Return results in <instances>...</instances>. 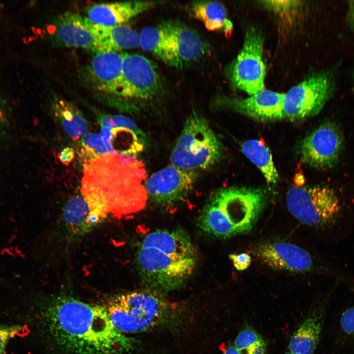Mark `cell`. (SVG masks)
Wrapping results in <instances>:
<instances>
[{
  "label": "cell",
  "instance_id": "cell-11",
  "mask_svg": "<svg viewBox=\"0 0 354 354\" xmlns=\"http://www.w3.org/2000/svg\"><path fill=\"white\" fill-rule=\"evenodd\" d=\"M263 54L262 35L252 28L246 32L241 52L228 69L232 85L250 95L264 89L266 67Z\"/></svg>",
  "mask_w": 354,
  "mask_h": 354
},
{
  "label": "cell",
  "instance_id": "cell-31",
  "mask_svg": "<svg viewBox=\"0 0 354 354\" xmlns=\"http://www.w3.org/2000/svg\"><path fill=\"white\" fill-rule=\"evenodd\" d=\"M75 157L74 149L70 147H67L61 150L58 154L59 161L64 165H68Z\"/></svg>",
  "mask_w": 354,
  "mask_h": 354
},
{
  "label": "cell",
  "instance_id": "cell-27",
  "mask_svg": "<svg viewBox=\"0 0 354 354\" xmlns=\"http://www.w3.org/2000/svg\"><path fill=\"white\" fill-rule=\"evenodd\" d=\"M27 326L22 324L0 325V354H6L9 341L17 337H23L28 333Z\"/></svg>",
  "mask_w": 354,
  "mask_h": 354
},
{
  "label": "cell",
  "instance_id": "cell-24",
  "mask_svg": "<svg viewBox=\"0 0 354 354\" xmlns=\"http://www.w3.org/2000/svg\"><path fill=\"white\" fill-rule=\"evenodd\" d=\"M191 10L194 16L210 31L224 29L230 21L226 18L224 6L218 1H195L192 4Z\"/></svg>",
  "mask_w": 354,
  "mask_h": 354
},
{
  "label": "cell",
  "instance_id": "cell-19",
  "mask_svg": "<svg viewBox=\"0 0 354 354\" xmlns=\"http://www.w3.org/2000/svg\"><path fill=\"white\" fill-rule=\"evenodd\" d=\"M328 297L309 311L293 333L288 345L289 351L299 354H313L321 337L323 320Z\"/></svg>",
  "mask_w": 354,
  "mask_h": 354
},
{
  "label": "cell",
  "instance_id": "cell-16",
  "mask_svg": "<svg viewBox=\"0 0 354 354\" xmlns=\"http://www.w3.org/2000/svg\"><path fill=\"white\" fill-rule=\"evenodd\" d=\"M122 52L95 53L85 70L86 78L98 91L120 98L123 88Z\"/></svg>",
  "mask_w": 354,
  "mask_h": 354
},
{
  "label": "cell",
  "instance_id": "cell-12",
  "mask_svg": "<svg viewBox=\"0 0 354 354\" xmlns=\"http://www.w3.org/2000/svg\"><path fill=\"white\" fill-rule=\"evenodd\" d=\"M198 173L181 169L171 164L162 168L146 180L148 200L162 208L175 206L192 192Z\"/></svg>",
  "mask_w": 354,
  "mask_h": 354
},
{
  "label": "cell",
  "instance_id": "cell-4",
  "mask_svg": "<svg viewBox=\"0 0 354 354\" xmlns=\"http://www.w3.org/2000/svg\"><path fill=\"white\" fill-rule=\"evenodd\" d=\"M289 210L298 221L326 234L338 242L354 230V209L327 185L292 187L286 196Z\"/></svg>",
  "mask_w": 354,
  "mask_h": 354
},
{
  "label": "cell",
  "instance_id": "cell-22",
  "mask_svg": "<svg viewBox=\"0 0 354 354\" xmlns=\"http://www.w3.org/2000/svg\"><path fill=\"white\" fill-rule=\"evenodd\" d=\"M63 222L67 236L73 238L94 227L88 206L82 195L75 196L67 202L63 209Z\"/></svg>",
  "mask_w": 354,
  "mask_h": 354
},
{
  "label": "cell",
  "instance_id": "cell-3",
  "mask_svg": "<svg viewBox=\"0 0 354 354\" xmlns=\"http://www.w3.org/2000/svg\"><path fill=\"white\" fill-rule=\"evenodd\" d=\"M266 201V194L261 189L221 188L205 206L199 217V227L208 235L221 238L247 233L255 225Z\"/></svg>",
  "mask_w": 354,
  "mask_h": 354
},
{
  "label": "cell",
  "instance_id": "cell-35",
  "mask_svg": "<svg viewBox=\"0 0 354 354\" xmlns=\"http://www.w3.org/2000/svg\"><path fill=\"white\" fill-rule=\"evenodd\" d=\"M4 118H4V111H3L2 107L1 106V104L0 102V129L3 126Z\"/></svg>",
  "mask_w": 354,
  "mask_h": 354
},
{
  "label": "cell",
  "instance_id": "cell-15",
  "mask_svg": "<svg viewBox=\"0 0 354 354\" xmlns=\"http://www.w3.org/2000/svg\"><path fill=\"white\" fill-rule=\"evenodd\" d=\"M96 26L88 18L66 12L54 19L47 27L51 41L62 47L82 48L96 53Z\"/></svg>",
  "mask_w": 354,
  "mask_h": 354
},
{
  "label": "cell",
  "instance_id": "cell-23",
  "mask_svg": "<svg viewBox=\"0 0 354 354\" xmlns=\"http://www.w3.org/2000/svg\"><path fill=\"white\" fill-rule=\"evenodd\" d=\"M242 153L260 170L268 184L277 183L279 175L268 148L260 140L251 139L241 145Z\"/></svg>",
  "mask_w": 354,
  "mask_h": 354
},
{
  "label": "cell",
  "instance_id": "cell-8",
  "mask_svg": "<svg viewBox=\"0 0 354 354\" xmlns=\"http://www.w3.org/2000/svg\"><path fill=\"white\" fill-rule=\"evenodd\" d=\"M136 261L146 284L169 292L180 287L192 274L196 257L165 248L139 246Z\"/></svg>",
  "mask_w": 354,
  "mask_h": 354
},
{
  "label": "cell",
  "instance_id": "cell-28",
  "mask_svg": "<svg viewBox=\"0 0 354 354\" xmlns=\"http://www.w3.org/2000/svg\"><path fill=\"white\" fill-rule=\"evenodd\" d=\"M263 2L270 9L282 15L294 11L299 5V1L296 0H266Z\"/></svg>",
  "mask_w": 354,
  "mask_h": 354
},
{
  "label": "cell",
  "instance_id": "cell-18",
  "mask_svg": "<svg viewBox=\"0 0 354 354\" xmlns=\"http://www.w3.org/2000/svg\"><path fill=\"white\" fill-rule=\"evenodd\" d=\"M157 3L142 0L98 3L87 7L86 12L87 17L94 24L113 26L122 25Z\"/></svg>",
  "mask_w": 354,
  "mask_h": 354
},
{
  "label": "cell",
  "instance_id": "cell-14",
  "mask_svg": "<svg viewBox=\"0 0 354 354\" xmlns=\"http://www.w3.org/2000/svg\"><path fill=\"white\" fill-rule=\"evenodd\" d=\"M101 138L109 153L137 156L146 148L148 137L131 118L122 115L101 114Z\"/></svg>",
  "mask_w": 354,
  "mask_h": 354
},
{
  "label": "cell",
  "instance_id": "cell-7",
  "mask_svg": "<svg viewBox=\"0 0 354 354\" xmlns=\"http://www.w3.org/2000/svg\"><path fill=\"white\" fill-rule=\"evenodd\" d=\"M222 153V144L208 121L194 112L185 121L171 154V164L199 172L215 165Z\"/></svg>",
  "mask_w": 354,
  "mask_h": 354
},
{
  "label": "cell",
  "instance_id": "cell-9",
  "mask_svg": "<svg viewBox=\"0 0 354 354\" xmlns=\"http://www.w3.org/2000/svg\"><path fill=\"white\" fill-rule=\"evenodd\" d=\"M123 88L121 99L126 110H148L162 96L164 87L155 65L143 55L122 52Z\"/></svg>",
  "mask_w": 354,
  "mask_h": 354
},
{
  "label": "cell",
  "instance_id": "cell-1",
  "mask_svg": "<svg viewBox=\"0 0 354 354\" xmlns=\"http://www.w3.org/2000/svg\"><path fill=\"white\" fill-rule=\"evenodd\" d=\"M146 171L137 156L107 153L85 162L81 195L93 224L138 212L148 200Z\"/></svg>",
  "mask_w": 354,
  "mask_h": 354
},
{
  "label": "cell",
  "instance_id": "cell-17",
  "mask_svg": "<svg viewBox=\"0 0 354 354\" xmlns=\"http://www.w3.org/2000/svg\"><path fill=\"white\" fill-rule=\"evenodd\" d=\"M284 94L263 89L246 98L219 97L215 106L225 107L261 120L283 118L282 102Z\"/></svg>",
  "mask_w": 354,
  "mask_h": 354
},
{
  "label": "cell",
  "instance_id": "cell-32",
  "mask_svg": "<svg viewBox=\"0 0 354 354\" xmlns=\"http://www.w3.org/2000/svg\"><path fill=\"white\" fill-rule=\"evenodd\" d=\"M267 350L266 343L259 344L251 348L245 352V354H266Z\"/></svg>",
  "mask_w": 354,
  "mask_h": 354
},
{
  "label": "cell",
  "instance_id": "cell-33",
  "mask_svg": "<svg viewBox=\"0 0 354 354\" xmlns=\"http://www.w3.org/2000/svg\"><path fill=\"white\" fill-rule=\"evenodd\" d=\"M348 19L352 30L354 31V0L348 1Z\"/></svg>",
  "mask_w": 354,
  "mask_h": 354
},
{
  "label": "cell",
  "instance_id": "cell-25",
  "mask_svg": "<svg viewBox=\"0 0 354 354\" xmlns=\"http://www.w3.org/2000/svg\"><path fill=\"white\" fill-rule=\"evenodd\" d=\"M81 153L85 162L109 153L101 136L94 133H87L79 140Z\"/></svg>",
  "mask_w": 354,
  "mask_h": 354
},
{
  "label": "cell",
  "instance_id": "cell-10",
  "mask_svg": "<svg viewBox=\"0 0 354 354\" xmlns=\"http://www.w3.org/2000/svg\"><path fill=\"white\" fill-rule=\"evenodd\" d=\"M334 83L324 72L310 76L284 93L283 118L299 120L318 114L331 96Z\"/></svg>",
  "mask_w": 354,
  "mask_h": 354
},
{
  "label": "cell",
  "instance_id": "cell-13",
  "mask_svg": "<svg viewBox=\"0 0 354 354\" xmlns=\"http://www.w3.org/2000/svg\"><path fill=\"white\" fill-rule=\"evenodd\" d=\"M344 147L340 126L329 120L322 123L303 140L300 153L305 163L316 169L327 170L338 164Z\"/></svg>",
  "mask_w": 354,
  "mask_h": 354
},
{
  "label": "cell",
  "instance_id": "cell-36",
  "mask_svg": "<svg viewBox=\"0 0 354 354\" xmlns=\"http://www.w3.org/2000/svg\"><path fill=\"white\" fill-rule=\"evenodd\" d=\"M284 354H299L292 353L289 351L286 352Z\"/></svg>",
  "mask_w": 354,
  "mask_h": 354
},
{
  "label": "cell",
  "instance_id": "cell-20",
  "mask_svg": "<svg viewBox=\"0 0 354 354\" xmlns=\"http://www.w3.org/2000/svg\"><path fill=\"white\" fill-rule=\"evenodd\" d=\"M97 25V24H96ZM140 46V33L123 25H97L96 53L118 52Z\"/></svg>",
  "mask_w": 354,
  "mask_h": 354
},
{
  "label": "cell",
  "instance_id": "cell-6",
  "mask_svg": "<svg viewBox=\"0 0 354 354\" xmlns=\"http://www.w3.org/2000/svg\"><path fill=\"white\" fill-rule=\"evenodd\" d=\"M115 327L120 332H142L165 323L171 317L170 304L150 291H136L114 296L105 308Z\"/></svg>",
  "mask_w": 354,
  "mask_h": 354
},
{
  "label": "cell",
  "instance_id": "cell-29",
  "mask_svg": "<svg viewBox=\"0 0 354 354\" xmlns=\"http://www.w3.org/2000/svg\"><path fill=\"white\" fill-rule=\"evenodd\" d=\"M340 326L344 334L354 338V306L342 313L340 318Z\"/></svg>",
  "mask_w": 354,
  "mask_h": 354
},
{
  "label": "cell",
  "instance_id": "cell-30",
  "mask_svg": "<svg viewBox=\"0 0 354 354\" xmlns=\"http://www.w3.org/2000/svg\"><path fill=\"white\" fill-rule=\"evenodd\" d=\"M229 257L232 261L235 267L239 271L247 269L251 263L250 256L246 253L231 254L229 255Z\"/></svg>",
  "mask_w": 354,
  "mask_h": 354
},
{
  "label": "cell",
  "instance_id": "cell-26",
  "mask_svg": "<svg viewBox=\"0 0 354 354\" xmlns=\"http://www.w3.org/2000/svg\"><path fill=\"white\" fill-rule=\"evenodd\" d=\"M266 343L256 330L249 326L241 329L234 341V345L238 350L245 352L254 346Z\"/></svg>",
  "mask_w": 354,
  "mask_h": 354
},
{
  "label": "cell",
  "instance_id": "cell-34",
  "mask_svg": "<svg viewBox=\"0 0 354 354\" xmlns=\"http://www.w3.org/2000/svg\"><path fill=\"white\" fill-rule=\"evenodd\" d=\"M223 354H245L244 352L238 350L234 345L229 346Z\"/></svg>",
  "mask_w": 354,
  "mask_h": 354
},
{
  "label": "cell",
  "instance_id": "cell-5",
  "mask_svg": "<svg viewBox=\"0 0 354 354\" xmlns=\"http://www.w3.org/2000/svg\"><path fill=\"white\" fill-rule=\"evenodd\" d=\"M140 46L169 66L181 68L196 62L205 54L206 45L200 36L184 24L164 22L143 29Z\"/></svg>",
  "mask_w": 354,
  "mask_h": 354
},
{
  "label": "cell",
  "instance_id": "cell-21",
  "mask_svg": "<svg viewBox=\"0 0 354 354\" xmlns=\"http://www.w3.org/2000/svg\"><path fill=\"white\" fill-rule=\"evenodd\" d=\"M53 114L64 132L74 140H80L87 133L88 125L83 113L72 103L55 98L52 105Z\"/></svg>",
  "mask_w": 354,
  "mask_h": 354
},
{
  "label": "cell",
  "instance_id": "cell-2",
  "mask_svg": "<svg viewBox=\"0 0 354 354\" xmlns=\"http://www.w3.org/2000/svg\"><path fill=\"white\" fill-rule=\"evenodd\" d=\"M50 325L63 345L83 354H121L132 342L111 322L105 308L71 297L51 300Z\"/></svg>",
  "mask_w": 354,
  "mask_h": 354
}]
</instances>
